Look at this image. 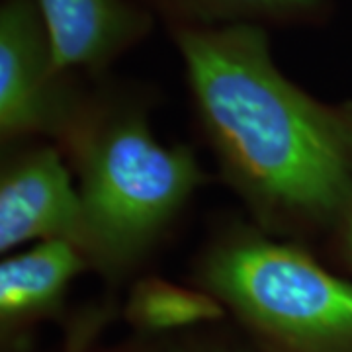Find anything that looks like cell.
Instances as JSON below:
<instances>
[{
	"label": "cell",
	"mask_w": 352,
	"mask_h": 352,
	"mask_svg": "<svg viewBox=\"0 0 352 352\" xmlns=\"http://www.w3.org/2000/svg\"><path fill=\"white\" fill-rule=\"evenodd\" d=\"M201 135L258 229L327 245L352 200V104L317 100L263 25H170Z\"/></svg>",
	"instance_id": "6da1fadb"
},
{
	"label": "cell",
	"mask_w": 352,
	"mask_h": 352,
	"mask_svg": "<svg viewBox=\"0 0 352 352\" xmlns=\"http://www.w3.org/2000/svg\"><path fill=\"white\" fill-rule=\"evenodd\" d=\"M149 112L147 94L100 85L59 145L82 201L80 251L113 286L133 280L210 182L188 145L157 139Z\"/></svg>",
	"instance_id": "7a4b0ae2"
},
{
	"label": "cell",
	"mask_w": 352,
	"mask_h": 352,
	"mask_svg": "<svg viewBox=\"0 0 352 352\" xmlns=\"http://www.w3.org/2000/svg\"><path fill=\"white\" fill-rule=\"evenodd\" d=\"M190 284L264 352H352V280L314 251L247 217L219 221L196 252Z\"/></svg>",
	"instance_id": "3957f363"
},
{
	"label": "cell",
	"mask_w": 352,
	"mask_h": 352,
	"mask_svg": "<svg viewBox=\"0 0 352 352\" xmlns=\"http://www.w3.org/2000/svg\"><path fill=\"white\" fill-rule=\"evenodd\" d=\"M78 76L59 69L36 0L0 8V139L61 145L87 100Z\"/></svg>",
	"instance_id": "277c9868"
},
{
	"label": "cell",
	"mask_w": 352,
	"mask_h": 352,
	"mask_svg": "<svg viewBox=\"0 0 352 352\" xmlns=\"http://www.w3.org/2000/svg\"><path fill=\"white\" fill-rule=\"evenodd\" d=\"M63 151L41 139L4 145L0 166V252L32 241H69L80 249L82 201ZM82 252V251H80Z\"/></svg>",
	"instance_id": "5b68a950"
},
{
	"label": "cell",
	"mask_w": 352,
	"mask_h": 352,
	"mask_svg": "<svg viewBox=\"0 0 352 352\" xmlns=\"http://www.w3.org/2000/svg\"><path fill=\"white\" fill-rule=\"evenodd\" d=\"M90 270L69 241H43L0 263V352H30L45 323L65 325L69 289Z\"/></svg>",
	"instance_id": "8992f818"
},
{
	"label": "cell",
	"mask_w": 352,
	"mask_h": 352,
	"mask_svg": "<svg viewBox=\"0 0 352 352\" xmlns=\"http://www.w3.org/2000/svg\"><path fill=\"white\" fill-rule=\"evenodd\" d=\"M53 57L69 75L100 76L153 30V14L131 0H36Z\"/></svg>",
	"instance_id": "52a82bcc"
},
{
	"label": "cell",
	"mask_w": 352,
	"mask_h": 352,
	"mask_svg": "<svg viewBox=\"0 0 352 352\" xmlns=\"http://www.w3.org/2000/svg\"><path fill=\"white\" fill-rule=\"evenodd\" d=\"M122 315L139 335H163L226 321L221 303L194 284L157 276L139 278L129 289Z\"/></svg>",
	"instance_id": "ba28073f"
},
{
	"label": "cell",
	"mask_w": 352,
	"mask_h": 352,
	"mask_svg": "<svg viewBox=\"0 0 352 352\" xmlns=\"http://www.w3.org/2000/svg\"><path fill=\"white\" fill-rule=\"evenodd\" d=\"M168 25L252 24L270 28L321 24L329 0H151Z\"/></svg>",
	"instance_id": "9c48e42d"
},
{
	"label": "cell",
	"mask_w": 352,
	"mask_h": 352,
	"mask_svg": "<svg viewBox=\"0 0 352 352\" xmlns=\"http://www.w3.org/2000/svg\"><path fill=\"white\" fill-rule=\"evenodd\" d=\"M92 352H264L254 344L235 323H212L201 327L163 333L139 335L122 340L113 346L92 349Z\"/></svg>",
	"instance_id": "30bf717a"
},
{
	"label": "cell",
	"mask_w": 352,
	"mask_h": 352,
	"mask_svg": "<svg viewBox=\"0 0 352 352\" xmlns=\"http://www.w3.org/2000/svg\"><path fill=\"white\" fill-rule=\"evenodd\" d=\"M122 309L113 302L90 303L71 314L63 325V352H92L104 329L112 323Z\"/></svg>",
	"instance_id": "8fae6325"
},
{
	"label": "cell",
	"mask_w": 352,
	"mask_h": 352,
	"mask_svg": "<svg viewBox=\"0 0 352 352\" xmlns=\"http://www.w3.org/2000/svg\"><path fill=\"white\" fill-rule=\"evenodd\" d=\"M325 247L333 261L352 274V200Z\"/></svg>",
	"instance_id": "7c38bea8"
}]
</instances>
